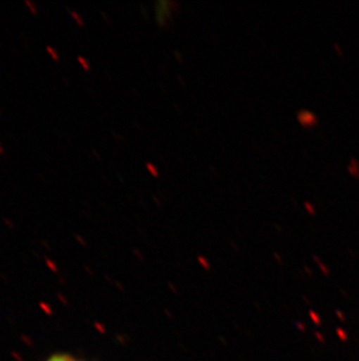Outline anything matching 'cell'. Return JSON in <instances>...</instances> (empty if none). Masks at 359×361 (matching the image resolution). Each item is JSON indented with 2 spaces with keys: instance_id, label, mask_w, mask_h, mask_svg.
<instances>
[{
  "instance_id": "1",
  "label": "cell",
  "mask_w": 359,
  "mask_h": 361,
  "mask_svg": "<svg viewBox=\"0 0 359 361\" xmlns=\"http://www.w3.org/2000/svg\"><path fill=\"white\" fill-rule=\"evenodd\" d=\"M298 120L300 124L305 126V128H312V126H315L317 124V117L310 111H307V110L298 111Z\"/></svg>"
},
{
  "instance_id": "2",
  "label": "cell",
  "mask_w": 359,
  "mask_h": 361,
  "mask_svg": "<svg viewBox=\"0 0 359 361\" xmlns=\"http://www.w3.org/2000/svg\"><path fill=\"white\" fill-rule=\"evenodd\" d=\"M67 12L70 14V17L73 18V20L76 23L77 26H80V27H84V19H83V17H82L81 14L78 13L77 11H75L73 10V8H69V7H67Z\"/></svg>"
},
{
  "instance_id": "3",
  "label": "cell",
  "mask_w": 359,
  "mask_h": 361,
  "mask_svg": "<svg viewBox=\"0 0 359 361\" xmlns=\"http://www.w3.org/2000/svg\"><path fill=\"white\" fill-rule=\"evenodd\" d=\"M47 361H81L78 360L77 358H75L73 355H55L51 358L48 359Z\"/></svg>"
},
{
  "instance_id": "4",
  "label": "cell",
  "mask_w": 359,
  "mask_h": 361,
  "mask_svg": "<svg viewBox=\"0 0 359 361\" xmlns=\"http://www.w3.org/2000/svg\"><path fill=\"white\" fill-rule=\"evenodd\" d=\"M46 51H47L48 55H49L54 61H60V59L61 58H60L58 51H56L54 47H51V46L48 44V46H46Z\"/></svg>"
},
{
  "instance_id": "5",
  "label": "cell",
  "mask_w": 359,
  "mask_h": 361,
  "mask_svg": "<svg viewBox=\"0 0 359 361\" xmlns=\"http://www.w3.org/2000/svg\"><path fill=\"white\" fill-rule=\"evenodd\" d=\"M77 61L80 65H81L82 68L87 71V72H90V63H89L88 59H85L84 56H82V55H78Z\"/></svg>"
},
{
  "instance_id": "6",
  "label": "cell",
  "mask_w": 359,
  "mask_h": 361,
  "mask_svg": "<svg viewBox=\"0 0 359 361\" xmlns=\"http://www.w3.org/2000/svg\"><path fill=\"white\" fill-rule=\"evenodd\" d=\"M25 5L28 7V10L31 11L32 13L34 14V16L39 13L37 4H35L34 1H32V0H25Z\"/></svg>"
},
{
  "instance_id": "7",
  "label": "cell",
  "mask_w": 359,
  "mask_h": 361,
  "mask_svg": "<svg viewBox=\"0 0 359 361\" xmlns=\"http://www.w3.org/2000/svg\"><path fill=\"white\" fill-rule=\"evenodd\" d=\"M146 166H147V169H149V172H151V173L154 174V177H158V172H156V171L154 170V169H156V166H153L152 164L149 163H147V165H146Z\"/></svg>"
},
{
  "instance_id": "8",
  "label": "cell",
  "mask_w": 359,
  "mask_h": 361,
  "mask_svg": "<svg viewBox=\"0 0 359 361\" xmlns=\"http://www.w3.org/2000/svg\"><path fill=\"white\" fill-rule=\"evenodd\" d=\"M4 222H6L7 226H8V227H13V226H14L13 222L10 221V220H8V219H6V218L4 219Z\"/></svg>"
},
{
  "instance_id": "9",
  "label": "cell",
  "mask_w": 359,
  "mask_h": 361,
  "mask_svg": "<svg viewBox=\"0 0 359 361\" xmlns=\"http://www.w3.org/2000/svg\"><path fill=\"white\" fill-rule=\"evenodd\" d=\"M5 154V150H4L3 145H1V144H0V156H1V154Z\"/></svg>"
},
{
  "instance_id": "10",
  "label": "cell",
  "mask_w": 359,
  "mask_h": 361,
  "mask_svg": "<svg viewBox=\"0 0 359 361\" xmlns=\"http://www.w3.org/2000/svg\"><path fill=\"white\" fill-rule=\"evenodd\" d=\"M3 109H1V108H0V117L3 116Z\"/></svg>"
}]
</instances>
